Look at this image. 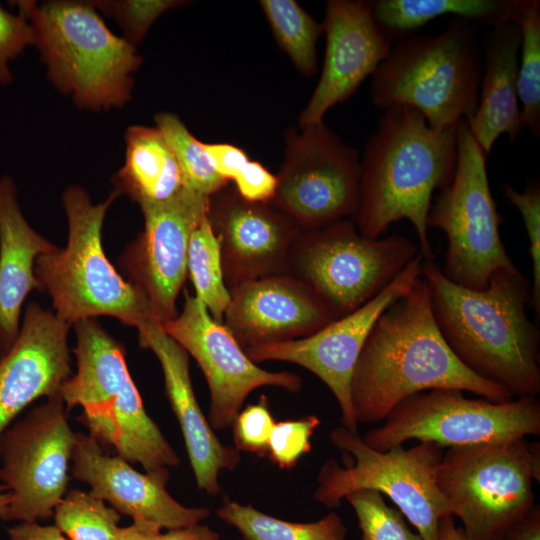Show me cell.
<instances>
[{"mask_svg":"<svg viewBox=\"0 0 540 540\" xmlns=\"http://www.w3.org/2000/svg\"><path fill=\"white\" fill-rule=\"evenodd\" d=\"M330 440L353 461L345 467L333 459L322 465L313 493L316 501L337 508L352 492L378 491L389 497L423 540H439L440 521L450 515L437 484L442 447L423 441L410 448L399 445L377 451L343 426L332 430Z\"/></svg>","mask_w":540,"mask_h":540,"instance_id":"10","label":"cell"},{"mask_svg":"<svg viewBox=\"0 0 540 540\" xmlns=\"http://www.w3.org/2000/svg\"><path fill=\"white\" fill-rule=\"evenodd\" d=\"M70 328L38 303L26 307L15 342L0 357V438L34 401L58 395L73 374Z\"/></svg>","mask_w":540,"mask_h":540,"instance_id":"21","label":"cell"},{"mask_svg":"<svg viewBox=\"0 0 540 540\" xmlns=\"http://www.w3.org/2000/svg\"><path fill=\"white\" fill-rule=\"evenodd\" d=\"M540 447L527 438L454 446L443 453L437 484L469 540H503L534 508Z\"/></svg>","mask_w":540,"mask_h":540,"instance_id":"8","label":"cell"},{"mask_svg":"<svg viewBox=\"0 0 540 540\" xmlns=\"http://www.w3.org/2000/svg\"><path fill=\"white\" fill-rule=\"evenodd\" d=\"M11 502V494L7 487L0 484V519H4L5 514Z\"/></svg>","mask_w":540,"mask_h":540,"instance_id":"47","label":"cell"},{"mask_svg":"<svg viewBox=\"0 0 540 540\" xmlns=\"http://www.w3.org/2000/svg\"><path fill=\"white\" fill-rule=\"evenodd\" d=\"M161 326L196 360L206 378L212 429L232 426L245 399L257 388L274 386L298 392L302 387L301 378L293 373L267 371L256 365L228 328L195 296L185 293L181 313Z\"/></svg>","mask_w":540,"mask_h":540,"instance_id":"16","label":"cell"},{"mask_svg":"<svg viewBox=\"0 0 540 540\" xmlns=\"http://www.w3.org/2000/svg\"><path fill=\"white\" fill-rule=\"evenodd\" d=\"M118 196L113 190L104 202L95 204L85 189L66 188L62 195L68 222L66 246L36 259L38 290L50 297L55 315L70 327L99 316L135 328L157 320L147 298L117 272L103 249L104 219Z\"/></svg>","mask_w":540,"mask_h":540,"instance_id":"6","label":"cell"},{"mask_svg":"<svg viewBox=\"0 0 540 540\" xmlns=\"http://www.w3.org/2000/svg\"><path fill=\"white\" fill-rule=\"evenodd\" d=\"M67 412L60 395H55L2 434L0 480L11 494L3 520L48 519L68 491L75 432Z\"/></svg>","mask_w":540,"mask_h":540,"instance_id":"14","label":"cell"},{"mask_svg":"<svg viewBox=\"0 0 540 540\" xmlns=\"http://www.w3.org/2000/svg\"><path fill=\"white\" fill-rule=\"evenodd\" d=\"M439 540H469L461 526H456L453 516L446 515L440 521Z\"/></svg>","mask_w":540,"mask_h":540,"instance_id":"46","label":"cell"},{"mask_svg":"<svg viewBox=\"0 0 540 540\" xmlns=\"http://www.w3.org/2000/svg\"><path fill=\"white\" fill-rule=\"evenodd\" d=\"M437 327L457 359L514 398L540 392V332L527 315L531 285L515 266L500 269L486 288L449 280L431 259L422 263Z\"/></svg>","mask_w":540,"mask_h":540,"instance_id":"1","label":"cell"},{"mask_svg":"<svg viewBox=\"0 0 540 540\" xmlns=\"http://www.w3.org/2000/svg\"><path fill=\"white\" fill-rule=\"evenodd\" d=\"M345 499L357 516L361 540H423L408 527L404 515L389 506L378 491L358 490Z\"/></svg>","mask_w":540,"mask_h":540,"instance_id":"34","label":"cell"},{"mask_svg":"<svg viewBox=\"0 0 540 540\" xmlns=\"http://www.w3.org/2000/svg\"><path fill=\"white\" fill-rule=\"evenodd\" d=\"M455 137L454 174L432 201L427 226L446 235L444 275L460 286L482 290L496 271L515 265L499 232L503 219L491 194L487 155L465 119L458 122Z\"/></svg>","mask_w":540,"mask_h":540,"instance_id":"11","label":"cell"},{"mask_svg":"<svg viewBox=\"0 0 540 540\" xmlns=\"http://www.w3.org/2000/svg\"><path fill=\"white\" fill-rule=\"evenodd\" d=\"M54 526L69 540H117L120 514L90 492L68 490L56 505Z\"/></svg>","mask_w":540,"mask_h":540,"instance_id":"33","label":"cell"},{"mask_svg":"<svg viewBox=\"0 0 540 540\" xmlns=\"http://www.w3.org/2000/svg\"><path fill=\"white\" fill-rule=\"evenodd\" d=\"M320 423L315 415L275 423L267 448L270 460L282 469L293 467L302 455L310 452V439Z\"/></svg>","mask_w":540,"mask_h":540,"instance_id":"37","label":"cell"},{"mask_svg":"<svg viewBox=\"0 0 540 540\" xmlns=\"http://www.w3.org/2000/svg\"><path fill=\"white\" fill-rule=\"evenodd\" d=\"M136 329L139 345L151 350L160 362L165 393L180 425L197 487L217 496L221 492L219 472L239 465V450L224 445L204 416L193 390L187 352L157 320Z\"/></svg>","mask_w":540,"mask_h":540,"instance_id":"23","label":"cell"},{"mask_svg":"<svg viewBox=\"0 0 540 540\" xmlns=\"http://www.w3.org/2000/svg\"><path fill=\"white\" fill-rule=\"evenodd\" d=\"M520 42L519 27L507 21L492 27L484 45L478 106L467 122L487 156L501 135L513 143L524 127L518 97Z\"/></svg>","mask_w":540,"mask_h":540,"instance_id":"25","label":"cell"},{"mask_svg":"<svg viewBox=\"0 0 540 540\" xmlns=\"http://www.w3.org/2000/svg\"><path fill=\"white\" fill-rule=\"evenodd\" d=\"M207 217L219 242L229 290L286 273L291 247L301 230L273 205L247 201L227 185L210 196Z\"/></svg>","mask_w":540,"mask_h":540,"instance_id":"19","label":"cell"},{"mask_svg":"<svg viewBox=\"0 0 540 540\" xmlns=\"http://www.w3.org/2000/svg\"><path fill=\"white\" fill-rule=\"evenodd\" d=\"M188 3L181 0L97 1L95 9L114 16L131 44L139 43L153 22L166 11Z\"/></svg>","mask_w":540,"mask_h":540,"instance_id":"36","label":"cell"},{"mask_svg":"<svg viewBox=\"0 0 540 540\" xmlns=\"http://www.w3.org/2000/svg\"><path fill=\"white\" fill-rule=\"evenodd\" d=\"M259 5L278 46L306 77L317 73L316 44L323 34L317 22L295 0H261Z\"/></svg>","mask_w":540,"mask_h":540,"instance_id":"29","label":"cell"},{"mask_svg":"<svg viewBox=\"0 0 540 540\" xmlns=\"http://www.w3.org/2000/svg\"><path fill=\"white\" fill-rule=\"evenodd\" d=\"M283 161L270 204L301 231L324 227L355 215L359 198L360 156L326 124L284 133Z\"/></svg>","mask_w":540,"mask_h":540,"instance_id":"13","label":"cell"},{"mask_svg":"<svg viewBox=\"0 0 540 540\" xmlns=\"http://www.w3.org/2000/svg\"><path fill=\"white\" fill-rule=\"evenodd\" d=\"M56 247L27 222L13 179L0 178V345L4 352L19 334L24 301L38 290L36 259Z\"/></svg>","mask_w":540,"mask_h":540,"instance_id":"24","label":"cell"},{"mask_svg":"<svg viewBox=\"0 0 540 540\" xmlns=\"http://www.w3.org/2000/svg\"><path fill=\"white\" fill-rule=\"evenodd\" d=\"M210 196L182 188L172 197L140 206L144 229L126 246L118 263L163 323L177 315L176 300L187 277L193 231L209 211Z\"/></svg>","mask_w":540,"mask_h":540,"instance_id":"17","label":"cell"},{"mask_svg":"<svg viewBox=\"0 0 540 540\" xmlns=\"http://www.w3.org/2000/svg\"><path fill=\"white\" fill-rule=\"evenodd\" d=\"M154 121L177 160L186 188L212 196L229 185L214 170L203 142L188 130L176 114L158 113Z\"/></svg>","mask_w":540,"mask_h":540,"instance_id":"32","label":"cell"},{"mask_svg":"<svg viewBox=\"0 0 540 540\" xmlns=\"http://www.w3.org/2000/svg\"><path fill=\"white\" fill-rule=\"evenodd\" d=\"M76 373L61 386L67 411L79 406L89 435L146 472L178 466L180 459L146 412L129 373L125 348L96 318L73 326Z\"/></svg>","mask_w":540,"mask_h":540,"instance_id":"4","label":"cell"},{"mask_svg":"<svg viewBox=\"0 0 540 540\" xmlns=\"http://www.w3.org/2000/svg\"><path fill=\"white\" fill-rule=\"evenodd\" d=\"M9 540H69L54 525L20 522L7 530Z\"/></svg>","mask_w":540,"mask_h":540,"instance_id":"42","label":"cell"},{"mask_svg":"<svg viewBox=\"0 0 540 540\" xmlns=\"http://www.w3.org/2000/svg\"><path fill=\"white\" fill-rule=\"evenodd\" d=\"M187 275L195 289V297L210 315L223 323L230 302V291L225 283L219 242L208 217L193 231L187 252Z\"/></svg>","mask_w":540,"mask_h":540,"instance_id":"31","label":"cell"},{"mask_svg":"<svg viewBox=\"0 0 540 540\" xmlns=\"http://www.w3.org/2000/svg\"><path fill=\"white\" fill-rule=\"evenodd\" d=\"M217 515L245 540H345L347 529L336 512L307 523L285 521L250 505L225 499Z\"/></svg>","mask_w":540,"mask_h":540,"instance_id":"28","label":"cell"},{"mask_svg":"<svg viewBox=\"0 0 540 540\" xmlns=\"http://www.w3.org/2000/svg\"><path fill=\"white\" fill-rule=\"evenodd\" d=\"M34 32L27 18L20 12L11 13L0 5V84L12 82L10 62L34 45Z\"/></svg>","mask_w":540,"mask_h":540,"instance_id":"39","label":"cell"},{"mask_svg":"<svg viewBox=\"0 0 540 540\" xmlns=\"http://www.w3.org/2000/svg\"><path fill=\"white\" fill-rule=\"evenodd\" d=\"M71 463L74 479L133 521L171 530L200 523L210 514L207 508L184 506L170 495L167 468L141 473L122 457L106 453L89 434L75 432Z\"/></svg>","mask_w":540,"mask_h":540,"instance_id":"20","label":"cell"},{"mask_svg":"<svg viewBox=\"0 0 540 540\" xmlns=\"http://www.w3.org/2000/svg\"><path fill=\"white\" fill-rule=\"evenodd\" d=\"M161 529L151 523L133 521L127 527H121L117 540H159Z\"/></svg>","mask_w":540,"mask_h":540,"instance_id":"45","label":"cell"},{"mask_svg":"<svg viewBox=\"0 0 540 540\" xmlns=\"http://www.w3.org/2000/svg\"><path fill=\"white\" fill-rule=\"evenodd\" d=\"M326 37L319 80L298 118V127L323 122L348 100L389 55L392 39L373 16V1L328 0L322 23Z\"/></svg>","mask_w":540,"mask_h":540,"instance_id":"18","label":"cell"},{"mask_svg":"<svg viewBox=\"0 0 540 540\" xmlns=\"http://www.w3.org/2000/svg\"><path fill=\"white\" fill-rule=\"evenodd\" d=\"M125 161L112 182L139 206L164 201L182 188L177 160L156 126L132 125L125 132Z\"/></svg>","mask_w":540,"mask_h":540,"instance_id":"26","label":"cell"},{"mask_svg":"<svg viewBox=\"0 0 540 540\" xmlns=\"http://www.w3.org/2000/svg\"><path fill=\"white\" fill-rule=\"evenodd\" d=\"M455 130L431 127L414 108L384 110L360 159L359 198L353 220L368 238H380L399 220L411 222L424 259H431L427 216L436 190L452 180Z\"/></svg>","mask_w":540,"mask_h":540,"instance_id":"3","label":"cell"},{"mask_svg":"<svg viewBox=\"0 0 540 540\" xmlns=\"http://www.w3.org/2000/svg\"><path fill=\"white\" fill-rule=\"evenodd\" d=\"M420 253L404 235L368 238L353 219L301 231L286 274L303 283L335 319L355 311L382 290Z\"/></svg>","mask_w":540,"mask_h":540,"instance_id":"9","label":"cell"},{"mask_svg":"<svg viewBox=\"0 0 540 540\" xmlns=\"http://www.w3.org/2000/svg\"><path fill=\"white\" fill-rule=\"evenodd\" d=\"M31 24L47 77L78 107L124 106L142 63L136 46L115 35L91 2L57 0L15 4Z\"/></svg>","mask_w":540,"mask_h":540,"instance_id":"5","label":"cell"},{"mask_svg":"<svg viewBox=\"0 0 540 540\" xmlns=\"http://www.w3.org/2000/svg\"><path fill=\"white\" fill-rule=\"evenodd\" d=\"M423 260L420 252L373 299L315 333L284 342L253 345L244 349L246 354L255 363L290 362L312 372L336 398L342 426L358 434L350 399L355 365L375 321L391 304L408 293L421 277Z\"/></svg>","mask_w":540,"mask_h":540,"instance_id":"15","label":"cell"},{"mask_svg":"<svg viewBox=\"0 0 540 540\" xmlns=\"http://www.w3.org/2000/svg\"><path fill=\"white\" fill-rule=\"evenodd\" d=\"M233 182L242 198L259 203H270L277 186L276 174L255 160H249Z\"/></svg>","mask_w":540,"mask_h":540,"instance_id":"40","label":"cell"},{"mask_svg":"<svg viewBox=\"0 0 540 540\" xmlns=\"http://www.w3.org/2000/svg\"><path fill=\"white\" fill-rule=\"evenodd\" d=\"M483 63L468 20L456 18L440 34L393 44L374 72L371 97L381 109L407 106L441 131L475 114Z\"/></svg>","mask_w":540,"mask_h":540,"instance_id":"7","label":"cell"},{"mask_svg":"<svg viewBox=\"0 0 540 540\" xmlns=\"http://www.w3.org/2000/svg\"><path fill=\"white\" fill-rule=\"evenodd\" d=\"M275 421L265 395L259 402L249 404L237 414L232 424L237 450L267 455L268 442Z\"/></svg>","mask_w":540,"mask_h":540,"instance_id":"38","label":"cell"},{"mask_svg":"<svg viewBox=\"0 0 540 540\" xmlns=\"http://www.w3.org/2000/svg\"><path fill=\"white\" fill-rule=\"evenodd\" d=\"M511 21L520 29L518 97L524 127L540 134V2L512 0Z\"/></svg>","mask_w":540,"mask_h":540,"instance_id":"30","label":"cell"},{"mask_svg":"<svg viewBox=\"0 0 540 540\" xmlns=\"http://www.w3.org/2000/svg\"><path fill=\"white\" fill-rule=\"evenodd\" d=\"M512 2L499 0H379L373 1L377 24L391 35L407 34L443 15L491 27L511 21ZM392 39V38H391Z\"/></svg>","mask_w":540,"mask_h":540,"instance_id":"27","label":"cell"},{"mask_svg":"<svg viewBox=\"0 0 540 540\" xmlns=\"http://www.w3.org/2000/svg\"><path fill=\"white\" fill-rule=\"evenodd\" d=\"M503 540H540L539 505H535L523 520L512 527Z\"/></svg>","mask_w":540,"mask_h":540,"instance_id":"43","label":"cell"},{"mask_svg":"<svg viewBox=\"0 0 540 540\" xmlns=\"http://www.w3.org/2000/svg\"><path fill=\"white\" fill-rule=\"evenodd\" d=\"M223 324L245 349L309 336L334 320L299 280L283 273L232 288Z\"/></svg>","mask_w":540,"mask_h":540,"instance_id":"22","label":"cell"},{"mask_svg":"<svg viewBox=\"0 0 540 540\" xmlns=\"http://www.w3.org/2000/svg\"><path fill=\"white\" fill-rule=\"evenodd\" d=\"M204 149L214 170L226 181L234 180L248 163L245 150L230 143H205Z\"/></svg>","mask_w":540,"mask_h":540,"instance_id":"41","label":"cell"},{"mask_svg":"<svg viewBox=\"0 0 540 540\" xmlns=\"http://www.w3.org/2000/svg\"><path fill=\"white\" fill-rule=\"evenodd\" d=\"M219 534L200 523L161 533L159 540H219Z\"/></svg>","mask_w":540,"mask_h":540,"instance_id":"44","label":"cell"},{"mask_svg":"<svg viewBox=\"0 0 540 540\" xmlns=\"http://www.w3.org/2000/svg\"><path fill=\"white\" fill-rule=\"evenodd\" d=\"M4 354V350L2 348V346L0 345V357Z\"/></svg>","mask_w":540,"mask_h":540,"instance_id":"48","label":"cell"},{"mask_svg":"<svg viewBox=\"0 0 540 540\" xmlns=\"http://www.w3.org/2000/svg\"><path fill=\"white\" fill-rule=\"evenodd\" d=\"M452 388L492 402L514 397L468 370L453 354L434 319L422 276L375 321L355 365L350 399L357 424L383 421L404 399Z\"/></svg>","mask_w":540,"mask_h":540,"instance_id":"2","label":"cell"},{"mask_svg":"<svg viewBox=\"0 0 540 540\" xmlns=\"http://www.w3.org/2000/svg\"><path fill=\"white\" fill-rule=\"evenodd\" d=\"M539 434L540 401L536 397L492 402L467 398L458 389L439 388L401 401L362 440L374 450L386 451L409 440L450 448Z\"/></svg>","mask_w":540,"mask_h":540,"instance_id":"12","label":"cell"},{"mask_svg":"<svg viewBox=\"0 0 540 540\" xmlns=\"http://www.w3.org/2000/svg\"><path fill=\"white\" fill-rule=\"evenodd\" d=\"M507 199L519 211L529 239L532 261V286L530 305L537 320L540 318V185L538 180L529 182L523 192L510 185L502 189Z\"/></svg>","mask_w":540,"mask_h":540,"instance_id":"35","label":"cell"}]
</instances>
